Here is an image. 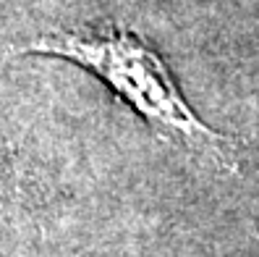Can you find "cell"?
<instances>
[{
	"mask_svg": "<svg viewBox=\"0 0 259 257\" xmlns=\"http://www.w3.org/2000/svg\"><path fill=\"white\" fill-rule=\"evenodd\" d=\"M11 176H13V165H11V153L0 137V210H3L6 200H8V192H11Z\"/></svg>",
	"mask_w": 259,
	"mask_h": 257,
	"instance_id": "2",
	"label": "cell"
},
{
	"mask_svg": "<svg viewBox=\"0 0 259 257\" xmlns=\"http://www.w3.org/2000/svg\"><path fill=\"white\" fill-rule=\"evenodd\" d=\"M21 53L50 55L87 68L162 137L184 144L196 155L212 158L218 165L236 168L231 155L233 139L204 124V118L178 89L160 53H155L128 29L108 26L89 34H42L24 45Z\"/></svg>",
	"mask_w": 259,
	"mask_h": 257,
	"instance_id": "1",
	"label": "cell"
}]
</instances>
